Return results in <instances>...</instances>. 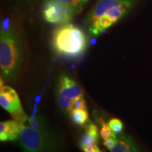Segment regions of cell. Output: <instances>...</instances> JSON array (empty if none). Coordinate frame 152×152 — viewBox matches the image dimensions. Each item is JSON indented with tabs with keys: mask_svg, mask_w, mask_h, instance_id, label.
I'll list each match as a JSON object with an SVG mask.
<instances>
[{
	"mask_svg": "<svg viewBox=\"0 0 152 152\" xmlns=\"http://www.w3.org/2000/svg\"><path fill=\"white\" fill-rule=\"evenodd\" d=\"M131 7L130 0H99L88 16L90 32L100 35L125 16Z\"/></svg>",
	"mask_w": 152,
	"mask_h": 152,
	"instance_id": "obj_1",
	"label": "cell"
},
{
	"mask_svg": "<svg viewBox=\"0 0 152 152\" xmlns=\"http://www.w3.org/2000/svg\"><path fill=\"white\" fill-rule=\"evenodd\" d=\"M22 63L20 41L9 28H1L0 69L1 76L7 81H14L18 76Z\"/></svg>",
	"mask_w": 152,
	"mask_h": 152,
	"instance_id": "obj_2",
	"label": "cell"
},
{
	"mask_svg": "<svg viewBox=\"0 0 152 152\" xmlns=\"http://www.w3.org/2000/svg\"><path fill=\"white\" fill-rule=\"evenodd\" d=\"M30 125L22 123L18 137L20 147L25 152H57V144L54 137L46 130L42 120L37 118L29 121Z\"/></svg>",
	"mask_w": 152,
	"mask_h": 152,
	"instance_id": "obj_3",
	"label": "cell"
},
{
	"mask_svg": "<svg viewBox=\"0 0 152 152\" xmlns=\"http://www.w3.org/2000/svg\"><path fill=\"white\" fill-rule=\"evenodd\" d=\"M85 33L72 24H64L53 33V46L58 54L68 57H77L87 48Z\"/></svg>",
	"mask_w": 152,
	"mask_h": 152,
	"instance_id": "obj_4",
	"label": "cell"
},
{
	"mask_svg": "<svg viewBox=\"0 0 152 152\" xmlns=\"http://www.w3.org/2000/svg\"><path fill=\"white\" fill-rule=\"evenodd\" d=\"M56 96L60 109L68 111L72 100L84 96V94L83 89L77 82L67 73H63L58 75L57 79Z\"/></svg>",
	"mask_w": 152,
	"mask_h": 152,
	"instance_id": "obj_5",
	"label": "cell"
},
{
	"mask_svg": "<svg viewBox=\"0 0 152 152\" xmlns=\"http://www.w3.org/2000/svg\"><path fill=\"white\" fill-rule=\"evenodd\" d=\"M0 105L14 117L15 121L21 123H26L28 120L23 109L18 94L11 87H1Z\"/></svg>",
	"mask_w": 152,
	"mask_h": 152,
	"instance_id": "obj_6",
	"label": "cell"
},
{
	"mask_svg": "<svg viewBox=\"0 0 152 152\" xmlns=\"http://www.w3.org/2000/svg\"><path fill=\"white\" fill-rule=\"evenodd\" d=\"M73 14L71 9L56 0H47L43 9L44 18L53 24H67L71 21Z\"/></svg>",
	"mask_w": 152,
	"mask_h": 152,
	"instance_id": "obj_7",
	"label": "cell"
},
{
	"mask_svg": "<svg viewBox=\"0 0 152 152\" xmlns=\"http://www.w3.org/2000/svg\"><path fill=\"white\" fill-rule=\"evenodd\" d=\"M22 123L16 121H7L0 123L1 142L15 141L20 136Z\"/></svg>",
	"mask_w": 152,
	"mask_h": 152,
	"instance_id": "obj_8",
	"label": "cell"
},
{
	"mask_svg": "<svg viewBox=\"0 0 152 152\" xmlns=\"http://www.w3.org/2000/svg\"><path fill=\"white\" fill-rule=\"evenodd\" d=\"M110 151L111 152H139L132 139L123 133L118 134L116 143Z\"/></svg>",
	"mask_w": 152,
	"mask_h": 152,
	"instance_id": "obj_9",
	"label": "cell"
},
{
	"mask_svg": "<svg viewBox=\"0 0 152 152\" xmlns=\"http://www.w3.org/2000/svg\"><path fill=\"white\" fill-rule=\"evenodd\" d=\"M99 142L98 128L96 125L90 123L87 125L85 132L80 140V147L83 150L89 146L97 144Z\"/></svg>",
	"mask_w": 152,
	"mask_h": 152,
	"instance_id": "obj_10",
	"label": "cell"
},
{
	"mask_svg": "<svg viewBox=\"0 0 152 152\" xmlns=\"http://www.w3.org/2000/svg\"><path fill=\"white\" fill-rule=\"evenodd\" d=\"M72 121L78 125H84L89 121V114L86 109L73 110L71 111Z\"/></svg>",
	"mask_w": 152,
	"mask_h": 152,
	"instance_id": "obj_11",
	"label": "cell"
},
{
	"mask_svg": "<svg viewBox=\"0 0 152 152\" xmlns=\"http://www.w3.org/2000/svg\"><path fill=\"white\" fill-rule=\"evenodd\" d=\"M87 105L86 102L84 99V96H80V97H77L73 99L72 100L71 105L69 107V112H71L73 110H78V109H86Z\"/></svg>",
	"mask_w": 152,
	"mask_h": 152,
	"instance_id": "obj_12",
	"label": "cell"
},
{
	"mask_svg": "<svg viewBox=\"0 0 152 152\" xmlns=\"http://www.w3.org/2000/svg\"><path fill=\"white\" fill-rule=\"evenodd\" d=\"M111 130L116 134H122L123 124L122 121L118 118H111L108 123Z\"/></svg>",
	"mask_w": 152,
	"mask_h": 152,
	"instance_id": "obj_13",
	"label": "cell"
},
{
	"mask_svg": "<svg viewBox=\"0 0 152 152\" xmlns=\"http://www.w3.org/2000/svg\"><path fill=\"white\" fill-rule=\"evenodd\" d=\"M99 134L104 140H107V139L113 137H115L117 135L116 134H115V133L111 130L109 124H106L105 123H102V128H101L99 132Z\"/></svg>",
	"mask_w": 152,
	"mask_h": 152,
	"instance_id": "obj_14",
	"label": "cell"
},
{
	"mask_svg": "<svg viewBox=\"0 0 152 152\" xmlns=\"http://www.w3.org/2000/svg\"><path fill=\"white\" fill-rule=\"evenodd\" d=\"M59 2L64 4V5L67 6L70 9H71L74 13L79 10L78 2L77 0H56Z\"/></svg>",
	"mask_w": 152,
	"mask_h": 152,
	"instance_id": "obj_15",
	"label": "cell"
},
{
	"mask_svg": "<svg viewBox=\"0 0 152 152\" xmlns=\"http://www.w3.org/2000/svg\"><path fill=\"white\" fill-rule=\"evenodd\" d=\"M117 137L118 134L115 137H113L109 138L107 140H105L104 141V145L106 148H107L109 150H111L114 146H115V143L117 141Z\"/></svg>",
	"mask_w": 152,
	"mask_h": 152,
	"instance_id": "obj_16",
	"label": "cell"
},
{
	"mask_svg": "<svg viewBox=\"0 0 152 152\" xmlns=\"http://www.w3.org/2000/svg\"><path fill=\"white\" fill-rule=\"evenodd\" d=\"M83 151L84 152H103L99 149V147H98L97 144L89 146V147L83 149Z\"/></svg>",
	"mask_w": 152,
	"mask_h": 152,
	"instance_id": "obj_17",
	"label": "cell"
},
{
	"mask_svg": "<svg viewBox=\"0 0 152 152\" xmlns=\"http://www.w3.org/2000/svg\"><path fill=\"white\" fill-rule=\"evenodd\" d=\"M87 1H88V0H77V2H78L79 9H81V7H83V6L84 5L85 3H87Z\"/></svg>",
	"mask_w": 152,
	"mask_h": 152,
	"instance_id": "obj_18",
	"label": "cell"
}]
</instances>
